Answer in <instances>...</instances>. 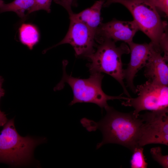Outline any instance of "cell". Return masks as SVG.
Here are the masks:
<instances>
[{"label":"cell","mask_w":168,"mask_h":168,"mask_svg":"<svg viewBox=\"0 0 168 168\" xmlns=\"http://www.w3.org/2000/svg\"><path fill=\"white\" fill-rule=\"evenodd\" d=\"M56 3L63 7L68 13L72 12V6H77V0H54Z\"/></svg>","instance_id":"cell-20"},{"label":"cell","mask_w":168,"mask_h":168,"mask_svg":"<svg viewBox=\"0 0 168 168\" xmlns=\"http://www.w3.org/2000/svg\"><path fill=\"white\" fill-rule=\"evenodd\" d=\"M128 44L130 59L126 68L124 69V78L127 86L136 93V88L133 84L134 78L138 71L145 66L154 48L150 43L140 44L132 41Z\"/></svg>","instance_id":"cell-10"},{"label":"cell","mask_w":168,"mask_h":168,"mask_svg":"<svg viewBox=\"0 0 168 168\" xmlns=\"http://www.w3.org/2000/svg\"><path fill=\"white\" fill-rule=\"evenodd\" d=\"M68 31L59 43L46 50L65 44H70L74 50L76 57L87 56L95 51V34L86 25L71 16Z\"/></svg>","instance_id":"cell-8"},{"label":"cell","mask_w":168,"mask_h":168,"mask_svg":"<svg viewBox=\"0 0 168 168\" xmlns=\"http://www.w3.org/2000/svg\"><path fill=\"white\" fill-rule=\"evenodd\" d=\"M52 1V0H35L33 5L27 11V14L40 10H44L49 13Z\"/></svg>","instance_id":"cell-17"},{"label":"cell","mask_w":168,"mask_h":168,"mask_svg":"<svg viewBox=\"0 0 168 168\" xmlns=\"http://www.w3.org/2000/svg\"><path fill=\"white\" fill-rule=\"evenodd\" d=\"M67 63H63V76L61 81L54 88L55 91L62 89L64 84L68 83L71 88L73 95V99L69 104L72 105L78 103H92L105 109L108 105L107 102L110 100L124 99L129 97L121 96H112L107 95L102 88V82L104 75L101 73H91L89 78L80 79L74 77L67 74L66 68Z\"/></svg>","instance_id":"cell-3"},{"label":"cell","mask_w":168,"mask_h":168,"mask_svg":"<svg viewBox=\"0 0 168 168\" xmlns=\"http://www.w3.org/2000/svg\"><path fill=\"white\" fill-rule=\"evenodd\" d=\"M136 93L138 96L129 97L122 105L133 107L135 115L138 117L141 111H158L168 109V87L153 83L148 80L138 85Z\"/></svg>","instance_id":"cell-6"},{"label":"cell","mask_w":168,"mask_h":168,"mask_svg":"<svg viewBox=\"0 0 168 168\" xmlns=\"http://www.w3.org/2000/svg\"><path fill=\"white\" fill-rule=\"evenodd\" d=\"M143 148L138 146L134 148L132 152L133 155L130 160L132 168H146L148 164L143 154Z\"/></svg>","instance_id":"cell-15"},{"label":"cell","mask_w":168,"mask_h":168,"mask_svg":"<svg viewBox=\"0 0 168 168\" xmlns=\"http://www.w3.org/2000/svg\"><path fill=\"white\" fill-rule=\"evenodd\" d=\"M4 81V79L3 77L0 76V100L1 98L3 97L5 94V90L2 88ZM8 120L6 115L4 112L2 111L0 109V127L3 126Z\"/></svg>","instance_id":"cell-18"},{"label":"cell","mask_w":168,"mask_h":168,"mask_svg":"<svg viewBox=\"0 0 168 168\" xmlns=\"http://www.w3.org/2000/svg\"><path fill=\"white\" fill-rule=\"evenodd\" d=\"M46 140L44 138L21 136L15 128L14 119L8 120L0 132V162L14 166L28 165L35 148Z\"/></svg>","instance_id":"cell-2"},{"label":"cell","mask_w":168,"mask_h":168,"mask_svg":"<svg viewBox=\"0 0 168 168\" xmlns=\"http://www.w3.org/2000/svg\"><path fill=\"white\" fill-rule=\"evenodd\" d=\"M106 113L100 120L96 122L86 118L82 119V125L89 132L99 129L103 135L102 141L96 145L97 149L107 143H115L126 147L132 152L138 145L141 128L142 119L136 117L133 111L119 112L109 106Z\"/></svg>","instance_id":"cell-1"},{"label":"cell","mask_w":168,"mask_h":168,"mask_svg":"<svg viewBox=\"0 0 168 168\" xmlns=\"http://www.w3.org/2000/svg\"><path fill=\"white\" fill-rule=\"evenodd\" d=\"M130 12L139 30L150 39L156 50L162 53L160 44L167 32V23L162 21L156 8L150 0H117Z\"/></svg>","instance_id":"cell-5"},{"label":"cell","mask_w":168,"mask_h":168,"mask_svg":"<svg viewBox=\"0 0 168 168\" xmlns=\"http://www.w3.org/2000/svg\"><path fill=\"white\" fill-rule=\"evenodd\" d=\"M138 27L133 20L125 21L114 19L106 23H101L95 36V41L99 44L106 40L114 42L122 41L128 44L133 41Z\"/></svg>","instance_id":"cell-9"},{"label":"cell","mask_w":168,"mask_h":168,"mask_svg":"<svg viewBox=\"0 0 168 168\" xmlns=\"http://www.w3.org/2000/svg\"><path fill=\"white\" fill-rule=\"evenodd\" d=\"M4 3L3 0H0V7Z\"/></svg>","instance_id":"cell-22"},{"label":"cell","mask_w":168,"mask_h":168,"mask_svg":"<svg viewBox=\"0 0 168 168\" xmlns=\"http://www.w3.org/2000/svg\"><path fill=\"white\" fill-rule=\"evenodd\" d=\"M156 8L168 15V0H150Z\"/></svg>","instance_id":"cell-19"},{"label":"cell","mask_w":168,"mask_h":168,"mask_svg":"<svg viewBox=\"0 0 168 168\" xmlns=\"http://www.w3.org/2000/svg\"><path fill=\"white\" fill-rule=\"evenodd\" d=\"M115 42L106 40L96 45V49L87 57L91 62L87 64L91 73H104L115 79L120 84L124 92L131 97L125 85L122 57L130 53L129 47L125 43L117 46Z\"/></svg>","instance_id":"cell-4"},{"label":"cell","mask_w":168,"mask_h":168,"mask_svg":"<svg viewBox=\"0 0 168 168\" xmlns=\"http://www.w3.org/2000/svg\"><path fill=\"white\" fill-rule=\"evenodd\" d=\"M35 0H14L12 2L4 3L0 7V13L13 12L20 18L26 17L25 12L29 10L33 5Z\"/></svg>","instance_id":"cell-14"},{"label":"cell","mask_w":168,"mask_h":168,"mask_svg":"<svg viewBox=\"0 0 168 168\" xmlns=\"http://www.w3.org/2000/svg\"><path fill=\"white\" fill-rule=\"evenodd\" d=\"M150 153L153 159L163 168L168 167V155H162L161 147H158L152 148L150 149Z\"/></svg>","instance_id":"cell-16"},{"label":"cell","mask_w":168,"mask_h":168,"mask_svg":"<svg viewBox=\"0 0 168 168\" xmlns=\"http://www.w3.org/2000/svg\"><path fill=\"white\" fill-rule=\"evenodd\" d=\"M19 38L21 43L30 50L39 42L40 35L36 26L30 23H23L19 29Z\"/></svg>","instance_id":"cell-13"},{"label":"cell","mask_w":168,"mask_h":168,"mask_svg":"<svg viewBox=\"0 0 168 168\" xmlns=\"http://www.w3.org/2000/svg\"><path fill=\"white\" fill-rule=\"evenodd\" d=\"M168 109L146 112L138 116L142 125L138 142L142 147L151 144L168 145Z\"/></svg>","instance_id":"cell-7"},{"label":"cell","mask_w":168,"mask_h":168,"mask_svg":"<svg viewBox=\"0 0 168 168\" xmlns=\"http://www.w3.org/2000/svg\"><path fill=\"white\" fill-rule=\"evenodd\" d=\"M117 0H106L103 5V7H107L113 3H115Z\"/></svg>","instance_id":"cell-21"},{"label":"cell","mask_w":168,"mask_h":168,"mask_svg":"<svg viewBox=\"0 0 168 168\" xmlns=\"http://www.w3.org/2000/svg\"><path fill=\"white\" fill-rule=\"evenodd\" d=\"M105 0L96 1L90 7L78 13L73 12L68 14L79 21L86 25L96 34V30L101 22V10Z\"/></svg>","instance_id":"cell-12"},{"label":"cell","mask_w":168,"mask_h":168,"mask_svg":"<svg viewBox=\"0 0 168 168\" xmlns=\"http://www.w3.org/2000/svg\"><path fill=\"white\" fill-rule=\"evenodd\" d=\"M161 53L154 48L144 67V75L148 80L159 85L168 86V66Z\"/></svg>","instance_id":"cell-11"}]
</instances>
